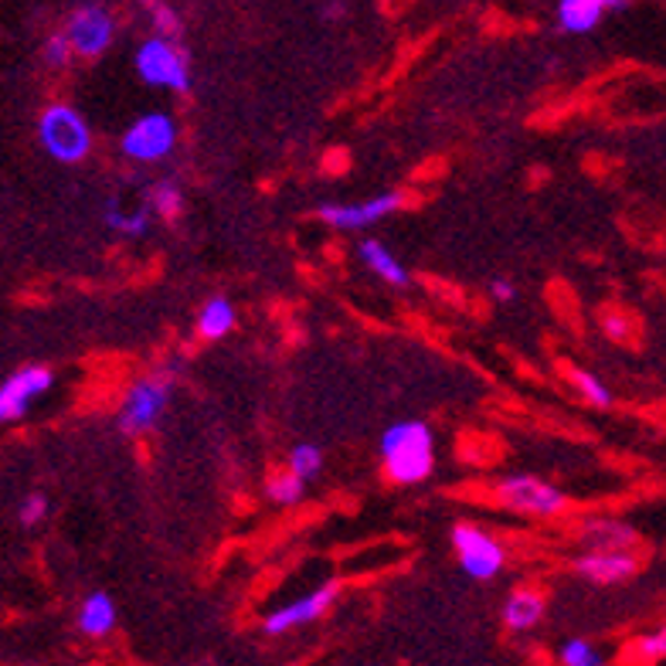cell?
Returning <instances> with one entry per match:
<instances>
[{
    "instance_id": "9a60e30c",
    "label": "cell",
    "mask_w": 666,
    "mask_h": 666,
    "mask_svg": "<svg viewBox=\"0 0 666 666\" xmlns=\"http://www.w3.org/2000/svg\"><path fill=\"white\" fill-rule=\"evenodd\" d=\"M116 626V605L106 592H92L79 608V629L92 639L110 636Z\"/></svg>"
},
{
    "instance_id": "ffe728a7",
    "label": "cell",
    "mask_w": 666,
    "mask_h": 666,
    "mask_svg": "<svg viewBox=\"0 0 666 666\" xmlns=\"http://www.w3.org/2000/svg\"><path fill=\"white\" fill-rule=\"evenodd\" d=\"M558 663L561 666H605V656L595 643L589 639H568L558 649Z\"/></svg>"
},
{
    "instance_id": "8992f818",
    "label": "cell",
    "mask_w": 666,
    "mask_h": 666,
    "mask_svg": "<svg viewBox=\"0 0 666 666\" xmlns=\"http://www.w3.org/2000/svg\"><path fill=\"white\" fill-rule=\"evenodd\" d=\"M174 143L177 123L167 113H147L123 133V154L136 164H157L174 150Z\"/></svg>"
},
{
    "instance_id": "2e32d148",
    "label": "cell",
    "mask_w": 666,
    "mask_h": 666,
    "mask_svg": "<svg viewBox=\"0 0 666 666\" xmlns=\"http://www.w3.org/2000/svg\"><path fill=\"white\" fill-rule=\"evenodd\" d=\"M582 538L595 551H629L636 544V531L618 520H589L582 528Z\"/></svg>"
},
{
    "instance_id": "d4e9b609",
    "label": "cell",
    "mask_w": 666,
    "mask_h": 666,
    "mask_svg": "<svg viewBox=\"0 0 666 666\" xmlns=\"http://www.w3.org/2000/svg\"><path fill=\"white\" fill-rule=\"evenodd\" d=\"M75 55V48H72V41H69V34L62 31V34H52L44 41V62L52 65V69H62V65H69V59Z\"/></svg>"
},
{
    "instance_id": "cb8c5ba5",
    "label": "cell",
    "mask_w": 666,
    "mask_h": 666,
    "mask_svg": "<svg viewBox=\"0 0 666 666\" xmlns=\"http://www.w3.org/2000/svg\"><path fill=\"white\" fill-rule=\"evenodd\" d=\"M106 225L123 231V235H143L150 228V215H147V208L136 211V215H123V211H116V205H110L106 208Z\"/></svg>"
},
{
    "instance_id": "8fae6325",
    "label": "cell",
    "mask_w": 666,
    "mask_h": 666,
    "mask_svg": "<svg viewBox=\"0 0 666 666\" xmlns=\"http://www.w3.org/2000/svg\"><path fill=\"white\" fill-rule=\"evenodd\" d=\"M402 201H405V198L398 195V190H385V195H377V198H371V201H364V205H323L316 215H320V221L330 225V228L354 231V228L374 225V221H381L385 215L398 211Z\"/></svg>"
},
{
    "instance_id": "7402d4cb",
    "label": "cell",
    "mask_w": 666,
    "mask_h": 666,
    "mask_svg": "<svg viewBox=\"0 0 666 666\" xmlns=\"http://www.w3.org/2000/svg\"><path fill=\"white\" fill-rule=\"evenodd\" d=\"M290 469L300 472L303 480H313V476L323 469V452H320L313 443H300V446L290 452Z\"/></svg>"
},
{
    "instance_id": "277c9868",
    "label": "cell",
    "mask_w": 666,
    "mask_h": 666,
    "mask_svg": "<svg viewBox=\"0 0 666 666\" xmlns=\"http://www.w3.org/2000/svg\"><path fill=\"white\" fill-rule=\"evenodd\" d=\"M170 374H150V377H139L136 385L126 392L123 412H119V428L126 436H143L160 422L167 402H170Z\"/></svg>"
},
{
    "instance_id": "7a4b0ae2",
    "label": "cell",
    "mask_w": 666,
    "mask_h": 666,
    "mask_svg": "<svg viewBox=\"0 0 666 666\" xmlns=\"http://www.w3.org/2000/svg\"><path fill=\"white\" fill-rule=\"evenodd\" d=\"M38 139L59 164H79L92 150V129L72 106H48L38 119Z\"/></svg>"
},
{
    "instance_id": "4316f807",
    "label": "cell",
    "mask_w": 666,
    "mask_h": 666,
    "mask_svg": "<svg viewBox=\"0 0 666 666\" xmlns=\"http://www.w3.org/2000/svg\"><path fill=\"white\" fill-rule=\"evenodd\" d=\"M154 28H157V34L177 38V31H180V18L174 14V8H167V4H154Z\"/></svg>"
},
{
    "instance_id": "e0dca14e",
    "label": "cell",
    "mask_w": 666,
    "mask_h": 666,
    "mask_svg": "<svg viewBox=\"0 0 666 666\" xmlns=\"http://www.w3.org/2000/svg\"><path fill=\"white\" fill-rule=\"evenodd\" d=\"M361 259L367 262V269L377 275V279H385L388 285H408V272H405V266L381 246V242H374V238H367V242H361Z\"/></svg>"
},
{
    "instance_id": "d6986e66",
    "label": "cell",
    "mask_w": 666,
    "mask_h": 666,
    "mask_svg": "<svg viewBox=\"0 0 666 666\" xmlns=\"http://www.w3.org/2000/svg\"><path fill=\"white\" fill-rule=\"evenodd\" d=\"M303 493H306V480H303L300 472H293V469H282V472H275L272 480H269V497L275 503H282V507L300 503Z\"/></svg>"
},
{
    "instance_id": "484cf974",
    "label": "cell",
    "mask_w": 666,
    "mask_h": 666,
    "mask_svg": "<svg viewBox=\"0 0 666 666\" xmlns=\"http://www.w3.org/2000/svg\"><path fill=\"white\" fill-rule=\"evenodd\" d=\"M633 653H636L639 659H646V663L666 659V626L656 629V633H649V636H643V639H636Z\"/></svg>"
},
{
    "instance_id": "9c48e42d",
    "label": "cell",
    "mask_w": 666,
    "mask_h": 666,
    "mask_svg": "<svg viewBox=\"0 0 666 666\" xmlns=\"http://www.w3.org/2000/svg\"><path fill=\"white\" fill-rule=\"evenodd\" d=\"M52 381H55V374L48 367H38V364L21 367L18 374H11L4 385H0V425L28 415L31 402L52 388Z\"/></svg>"
},
{
    "instance_id": "83f0119b",
    "label": "cell",
    "mask_w": 666,
    "mask_h": 666,
    "mask_svg": "<svg viewBox=\"0 0 666 666\" xmlns=\"http://www.w3.org/2000/svg\"><path fill=\"white\" fill-rule=\"evenodd\" d=\"M48 513V500L41 493H31L24 503H21V523L24 528H34V523Z\"/></svg>"
},
{
    "instance_id": "7c38bea8",
    "label": "cell",
    "mask_w": 666,
    "mask_h": 666,
    "mask_svg": "<svg viewBox=\"0 0 666 666\" xmlns=\"http://www.w3.org/2000/svg\"><path fill=\"white\" fill-rule=\"evenodd\" d=\"M636 568H639V561L629 551H595L592 548L589 554H582L575 561L579 575L589 579V582H595V585H618V582H626V579L636 575Z\"/></svg>"
},
{
    "instance_id": "5bb4252c",
    "label": "cell",
    "mask_w": 666,
    "mask_h": 666,
    "mask_svg": "<svg viewBox=\"0 0 666 666\" xmlns=\"http://www.w3.org/2000/svg\"><path fill=\"white\" fill-rule=\"evenodd\" d=\"M544 615V599L534 589H517L507 602H503V623L513 633H528L541 623Z\"/></svg>"
},
{
    "instance_id": "603a6c76",
    "label": "cell",
    "mask_w": 666,
    "mask_h": 666,
    "mask_svg": "<svg viewBox=\"0 0 666 666\" xmlns=\"http://www.w3.org/2000/svg\"><path fill=\"white\" fill-rule=\"evenodd\" d=\"M571 381H575V388L582 392V398H589L592 405H599V408H608V405H612L608 388L602 385V381H599L595 374H589V371H571Z\"/></svg>"
},
{
    "instance_id": "ac0fdd59",
    "label": "cell",
    "mask_w": 666,
    "mask_h": 666,
    "mask_svg": "<svg viewBox=\"0 0 666 666\" xmlns=\"http://www.w3.org/2000/svg\"><path fill=\"white\" fill-rule=\"evenodd\" d=\"M231 326H235V306L225 296H215V300H208L201 306V313H198V333H201L205 341L225 337Z\"/></svg>"
},
{
    "instance_id": "ba28073f",
    "label": "cell",
    "mask_w": 666,
    "mask_h": 666,
    "mask_svg": "<svg viewBox=\"0 0 666 666\" xmlns=\"http://www.w3.org/2000/svg\"><path fill=\"white\" fill-rule=\"evenodd\" d=\"M75 55L82 59H100L106 48L113 44V34H116V21L113 14L103 8V4H82L72 11L69 18V28H65Z\"/></svg>"
},
{
    "instance_id": "f1b7e54d",
    "label": "cell",
    "mask_w": 666,
    "mask_h": 666,
    "mask_svg": "<svg viewBox=\"0 0 666 666\" xmlns=\"http://www.w3.org/2000/svg\"><path fill=\"white\" fill-rule=\"evenodd\" d=\"M490 293L497 296V300H503V303H510V300H517V290L507 282V279H497L493 285H490Z\"/></svg>"
},
{
    "instance_id": "44dd1931",
    "label": "cell",
    "mask_w": 666,
    "mask_h": 666,
    "mask_svg": "<svg viewBox=\"0 0 666 666\" xmlns=\"http://www.w3.org/2000/svg\"><path fill=\"white\" fill-rule=\"evenodd\" d=\"M150 208L157 211V215H164V218H177L180 211H184V195H180V184H174V180H157L154 187H150Z\"/></svg>"
},
{
    "instance_id": "3957f363",
    "label": "cell",
    "mask_w": 666,
    "mask_h": 666,
    "mask_svg": "<svg viewBox=\"0 0 666 666\" xmlns=\"http://www.w3.org/2000/svg\"><path fill=\"white\" fill-rule=\"evenodd\" d=\"M136 72L147 85H164L174 92L190 89V59L177 38L154 34L136 48Z\"/></svg>"
},
{
    "instance_id": "30bf717a",
    "label": "cell",
    "mask_w": 666,
    "mask_h": 666,
    "mask_svg": "<svg viewBox=\"0 0 666 666\" xmlns=\"http://www.w3.org/2000/svg\"><path fill=\"white\" fill-rule=\"evenodd\" d=\"M333 599H337V585L326 582V585H320L316 592H310V595H303V599H296V602H290V605H282V608L269 612V615L262 618V629H266L269 636H282V633H290V629H296V626H306V623H313V618H320V615L333 605Z\"/></svg>"
},
{
    "instance_id": "52a82bcc",
    "label": "cell",
    "mask_w": 666,
    "mask_h": 666,
    "mask_svg": "<svg viewBox=\"0 0 666 666\" xmlns=\"http://www.w3.org/2000/svg\"><path fill=\"white\" fill-rule=\"evenodd\" d=\"M500 503L520 510V513H534V517H554L564 510V493L538 476H507V480L497 487Z\"/></svg>"
},
{
    "instance_id": "4fadbf2b",
    "label": "cell",
    "mask_w": 666,
    "mask_h": 666,
    "mask_svg": "<svg viewBox=\"0 0 666 666\" xmlns=\"http://www.w3.org/2000/svg\"><path fill=\"white\" fill-rule=\"evenodd\" d=\"M626 0H558V24L568 34H589L608 11H623Z\"/></svg>"
},
{
    "instance_id": "6da1fadb",
    "label": "cell",
    "mask_w": 666,
    "mask_h": 666,
    "mask_svg": "<svg viewBox=\"0 0 666 666\" xmlns=\"http://www.w3.org/2000/svg\"><path fill=\"white\" fill-rule=\"evenodd\" d=\"M381 459H385V472L392 483L412 487L433 476L436 469V446L433 433H428L425 422H395L385 439H381Z\"/></svg>"
},
{
    "instance_id": "5b68a950",
    "label": "cell",
    "mask_w": 666,
    "mask_h": 666,
    "mask_svg": "<svg viewBox=\"0 0 666 666\" xmlns=\"http://www.w3.org/2000/svg\"><path fill=\"white\" fill-rule=\"evenodd\" d=\"M452 548L459 554L462 571L476 582L497 579L503 561H507L503 544L493 534H487L483 528H476V523H456V528H452Z\"/></svg>"
}]
</instances>
